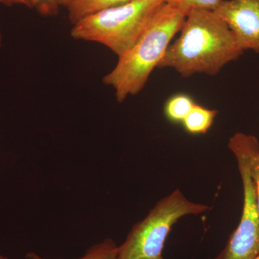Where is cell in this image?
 <instances>
[{
  "label": "cell",
  "instance_id": "3957f363",
  "mask_svg": "<svg viewBox=\"0 0 259 259\" xmlns=\"http://www.w3.org/2000/svg\"><path fill=\"white\" fill-rule=\"evenodd\" d=\"M166 0H131L102 10L73 25L75 40L98 42L119 57L139 40L148 23Z\"/></svg>",
  "mask_w": 259,
  "mask_h": 259
},
{
  "label": "cell",
  "instance_id": "7a4b0ae2",
  "mask_svg": "<svg viewBox=\"0 0 259 259\" xmlns=\"http://www.w3.org/2000/svg\"><path fill=\"white\" fill-rule=\"evenodd\" d=\"M190 11L166 2L151 19L139 40L118 58L115 67L102 79L115 90L117 102L122 103L130 95H137L144 88Z\"/></svg>",
  "mask_w": 259,
  "mask_h": 259
},
{
  "label": "cell",
  "instance_id": "9a60e30c",
  "mask_svg": "<svg viewBox=\"0 0 259 259\" xmlns=\"http://www.w3.org/2000/svg\"><path fill=\"white\" fill-rule=\"evenodd\" d=\"M59 1V4L61 6L67 7L68 5L73 1V0H58Z\"/></svg>",
  "mask_w": 259,
  "mask_h": 259
},
{
  "label": "cell",
  "instance_id": "7c38bea8",
  "mask_svg": "<svg viewBox=\"0 0 259 259\" xmlns=\"http://www.w3.org/2000/svg\"><path fill=\"white\" fill-rule=\"evenodd\" d=\"M224 0H166L167 3L183 7L187 9L194 8L214 10Z\"/></svg>",
  "mask_w": 259,
  "mask_h": 259
},
{
  "label": "cell",
  "instance_id": "277c9868",
  "mask_svg": "<svg viewBox=\"0 0 259 259\" xmlns=\"http://www.w3.org/2000/svg\"><path fill=\"white\" fill-rule=\"evenodd\" d=\"M208 209L206 204L188 200L180 190L174 191L133 226L125 241L118 246L117 259H165L163 247L172 227L180 218Z\"/></svg>",
  "mask_w": 259,
  "mask_h": 259
},
{
  "label": "cell",
  "instance_id": "9c48e42d",
  "mask_svg": "<svg viewBox=\"0 0 259 259\" xmlns=\"http://www.w3.org/2000/svg\"><path fill=\"white\" fill-rule=\"evenodd\" d=\"M218 111L195 105L183 120L186 131L192 134H206L210 128Z\"/></svg>",
  "mask_w": 259,
  "mask_h": 259
},
{
  "label": "cell",
  "instance_id": "2e32d148",
  "mask_svg": "<svg viewBox=\"0 0 259 259\" xmlns=\"http://www.w3.org/2000/svg\"><path fill=\"white\" fill-rule=\"evenodd\" d=\"M3 46V34H2L1 28H0V49Z\"/></svg>",
  "mask_w": 259,
  "mask_h": 259
},
{
  "label": "cell",
  "instance_id": "8992f818",
  "mask_svg": "<svg viewBox=\"0 0 259 259\" xmlns=\"http://www.w3.org/2000/svg\"><path fill=\"white\" fill-rule=\"evenodd\" d=\"M213 12L227 24L243 51L259 54V0H224Z\"/></svg>",
  "mask_w": 259,
  "mask_h": 259
},
{
  "label": "cell",
  "instance_id": "5b68a950",
  "mask_svg": "<svg viewBox=\"0 0 259 259\" xmlns=\"http://www.w3.org/2000/svg\"><path fill=\"white\" fill-rule=\"evenodd\" d=\"M243 189L241 220L222 251L212 259H255L259 255V212L254 182L244 158L234 154Z\"/></svg>",
  "mask_w": 259,
  "mask_h": 259
},
{
  "label": "cell",
  "instance_id": "30bf717a",
  "mask_svg": "<svg viewBox=\"0 0 259 259\" xmlns=\"http://www.w3.org/2000/svg\"><path fill=\"white\" fill-rule=\"evenodd\" d=\"M118 246L112 238H106L100 243L92 245L80 258L75 259H117ZM25 259H49L37 254L35 252H29Z\"/></svg>",
  "mask_w": 259,
  "mask_h": 259
},
{
  "label": "cell",
  "instance_id": "8fae6325",
  "mask_svg": "<svg viewBox=\"0 0 259 259\" xmlns=\"http://www.w3.org/2000/svg\"><path fill=\"white\" fill-rule=\"evenodd\" d=\"M195 103L185 95L174 96L167 102L165 112L166 117L173 122H183Z\"/></svg>",
  "mask_w": 259,
  "mask_h": 259
},
{
  "label": "cell",
  "instance_id": "e0dca14e",
  "mask_svg": "<svg viewBox=\"0 0 259 259\" xmlns=\"http://www.w3.org/2000/svg\"><path fill=\"white\" fill-rule=\"evenodd\" d=\"M0 259H8L6 256L3 255H0Z\"/></svg>",
  "mask_w": 259,
  "mask_h": 259
},
{
  "label": "cell",
  "instance_id": "52a82bcc",
  "mask_svg": "<svg viewBox=\"0 0 259 259\" xmlns=\"http://www.w3.org/2000/svg\"><path fill=\"white\" fill-rule=\"evenodd\" d=\"M228 148L233 154L244 158L250 177L254 182L259 212V141L254 136L236 133L229 139Z\"/></svg>",
  "mask_w": 259,
  "mask_h": 259
},
{
  "label": "cell",
  "instance_id": "ac0fdd59",
  "mask_svg": "<svg viewBox=\"0 0 259 259\" xmlns=\"http://www.w3.org/2000/svg\"><path fill=\"white\" fill-rule=\"evenodd\" d=\"M255 259H259V255H258V257H257V258H255Z\"/></svg>",
  "mask_w": 259,
  "mask_h": 259
},
{
  "label": "cell",
  "instance_id": "5bb4252c",
  "mask_svg": "<svg viewBox=\"0 0 259 259\" xmlns=\"http://www.w3.org/2000/svg\"><path fill=\"white\" fill-rule=\"evenodd\" d=\"M0 4L7 7L23 5L27 8H32V0H0Z\"/></svg>",
  "mask_w": 259,
  "mask_h": 259
},
{
  "label": "cell",
  "instance_id": "6da1fadb",
  "mask_svg": "<svg viewBox=\"0 0 259 259\" xmlns=\"http://www.w3.org/2000/svg\"><path fill=\"white\" fill-rule=\"evenodd\" d=\"M180 31L157 68H171L184 77L216 75L244 51L227 24L212 10L191 9Z\"/></svg>",
  "mask_w": 259,
  "mask_h": 259
},
{
  "label": "cell",
  "instance_id": "ba28073f",
  "mask_svg": "<svg viewBox=\"0 0 259 259\" xmlns=\"http://www.w3.org/2000/svg\"><path fill=\"white\" fill-rule=\"evenodd\" d=\"M131 0H73L67 7L68 17L73 25L102 10L125 4Z\"/></svg>",
  "mask_w": 259,
  "mask_h": 259
},
{
  "label": "cell",
  "instance_id": "4fadbf2b",
  "mask_svg": "<svg viewBox=\"0 0 259 259\" xmlns=\"http://www.w3.org/2000/svg\"><path fill=\"white\" fill-rule=\"evenodd\" d=\"M59 7L58 0H32V8L42 16H56L59 13Z\"/></svg>",
  "mask_w": 259,
  "mask_h": 259
}]
</instances>
